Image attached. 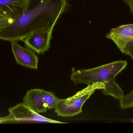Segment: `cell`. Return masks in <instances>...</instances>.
Masks as SVG:
<instances>
[{
    "label": "cell",
    "instance_id": "obj_9",
    "mask_svg": "<svg viewBox=\"0 0 133 133\" xmlns=\"http://www.w3.org/2000/svg\"><path fill=\"white\" fill-rule=\"evenodd\" d=\"M31 0H0V14L15 19L27 11Z\"/></svg>",
    "mask_w": 133,
    "mask_h": 133
},
{
    "label": "cell",
    "instance_id": "obj_10",
    "mask_svg": "<svg viewBox=\"0 0 133 133\" xmlns=\"http://www.w3.org/2000/svg\"><path fill=\"white\" fill-rule=\"evenodd\" d=\"M120 105L123 109L133 107V90L131 93L124 96L120 100Z\"/></svg>",
    "mask_w": 133,
    "mask_h": 133
},
{
    "label": "cell",
    "instance_id": "obj_6",
    "mask_svg": "<svg viewBox=\"0 0 133 133\" xmlns=\"http://www.w3.org/2000/svg\"><path fill=\"white\" fill-rule=\"evenodd\" d=\"M106 36L112 41L121 52L124 54L126 46L133 40V23L112 28Z\"/></svg>",
    "mask_w": 133,
    "mask_h": 133
},
{
    "label": "cell",
    "instance_id": "obj_16",
    "mask_svg": "<svg viewBox=\"0 0 133 133\" xmlns=\"http://www.w3.org/2000/svg\"><path fill=\"white\" fill-rule=\"evenodd\" d=\"M132 122H133V120Z\"/></svg>",
    "mask_w": 133,
    "mask_h": 133
},
{
    "label": "cell",
    "instance_id": "obj_7",
    "mask_svg": "<svg viewBox=\"0 0 133 133\" xmlns=\"http://www.w3.org/2000/svg\"><path fill=\"white\" fill-rule=\"evenodd\" d=\"M12 52L18 64L32 69H37L39 59L35 52L20 45L18 41L11 42Z\"/></svg>",
    "mask_w": 133,
    "mask_h": 133
},
{
    "label": "cell",
    "instance_id": "obj_15",
    "mask_svg": "<svg viewBox=\"0 0 133 133\" xmlns=\"http://www.w3.org/2000/svg\"><path fill=\"white\" fill-rule=\"evenodd\" d=\"M68 1H69V0H68Z\"/></svg>",
    "mask_w": 133,
    "mask_h": 133
},
{
    "label": "cell",
    "instance_id": "obj_12",
    "mask_svg": "<svg viewBox=\"0 0 133 133\" xmlns=\"http://www.w3.org/2000/svg\"><path fill=\"white\" fill-rule=\"evenodd\" d=\"M125 53L129 55L133 61V40L126 46L125 48Z\"/></svg>",
    "mask_w": 133,
    "mask_h": 133
},
{
    "label": "cell",
    "instance_id": "obj_3",
    "mask_svg": "<svg viewBox=\"0 0 133 133\" xmlns=\"http://www.w3.org/2000/svg\"><path fill=\"white\" fill-rule=\"evenodd\" d=\"M102 83H95L88 85L87 87L78 91L72 97L66 99H59L54 108L58 116L72 117L77 115L82 112L83 105L87 100L97 90L104 89Z\"/></svg>",
    "mask_w": 133,
    "mask_h": 133
},
{
    "label": "cell",
    "instance_id": "obj_11",
    "mask_svg": "<svg viewBox=\"0 0 133 133\" xmlns=\"http://www.w3.org/2000/svg\"><path fill=\"white\" fill-rule=\"evenodd\" d=\"M14 20L13 18L0 14V34L6 27L13 22Z\"/></svg>",
    "mask_w": 133,
    "mask_h": 133
},
{
    "label": "cell",
    "instance_id": "obj_2",
    "mask_svg": "<svg viewBox=\"0 0 133 133\" xmlns=\"http://www.w3.org/2000/svg\"><path fill=\"white\" fill-rule=\"evenodd\" d=\"M127 65L126 61H119L90 69H73L70 79L75 85L103 84L104 87L102 90L103 93L120 100L125 95L116 82L115 78Z\"/></svg>",
    "mask_w": 133,
    "mask_h": 133
},
{
    "label": "cell",
    "instance_id": "obj_14",
    "mask_svg": "<svg viewBox=\"0 0 133 133\" xmlns=\"http://www.w3.org/2000/svg\"><path fill=\"white\" fill-rule=\"evenodd\" d=\"M9 122L8 116L4 118H0V123Z\"/></svg>",
    "mask_w": 133,
    "mask_h": 133
},
{
    "label": "cell",
    "instance_id": "obj_4",
    "mask_svg": "<svg viewBox=\"0 0 133 133\" xmlns=\"http://www.w3.org/2000/svg\"><path fill=\"white\" fill-rule=\"evenodd\" d=\"M10 122H46L52 123H66L44 117L34 112L23 103H20L9 109Z\"/></svg>",
    "mask_w": 133,
    "mask_h": 133
},
{
    "label": "cell",
    "instance_id": "obj_8",
    "mask_svg": "<svg viewBox=\"0 0 133 133\" xmlns=\"http://www.w3.org/2000/svg\"><path fill=\"white\" fill-rule=\"evenodd\" d=\"M45 91L32 89L28 91L24 97L23 104L36 113H44L48 109L44 97Z\"/></svg>",
    "mask_w": 133,
    "mask_h": 133
},
{
    "label": "cell",
    "instance_id": "obj_1",
    "mask_svg": "<svg viewBox=\"0 0 133 133\" xmlns=\"http://www.w3.org/2000/svg\"><path fill=\"white\" fill-rule=\"evenodd\" d=\"M26 12L14 20L0 34V39L22 41L30 33L43 29H54L66 7V0H34Z\"/></svg>",
    "mask_w": 133,
    "mask_h": 133
},
{
    "label": "cell",
    "instance_id": "obj_5",
    "mask_svg": "<svg viewBox=\"0 0 133 133\" xmlns=\"http://www.w3.org/2000/svg\"><path fill=\"white\" fill-rule=\"evenodd\" d=\"M52 30L43 29L30 33L22 41L27 47L37 54H44L50 47Z\"/></svg>",
    "mask_w": 133,
    "mask_h": 133
},
{
    "label": "cell",
    "instance_id": "obj_13",
    "mask_svg": "<svg viewBox=\"0 0 133 133\" xmlns=\"http://www.w3.org/2000/svg\"><path fill=\"white\" fill-rule=\"evenodd\" d=\"M123 1L129 7L130 13L133 17V0H123Z\"/></svg>",
    "mask_w": 133,
    "mask_h": 133
}]
</instances>
